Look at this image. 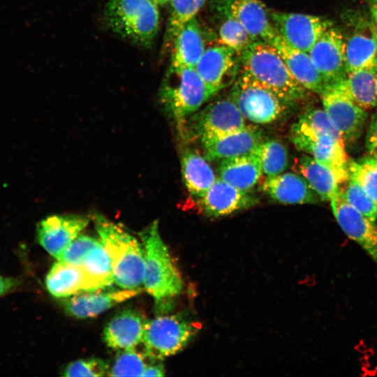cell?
Here are the masks:
<instances>
[{"label": "cell", "mask_w": 377, "mask_h": 377, "mask_svg": "<svg viewBox=\"0 0 377 377\" xmlns=\"http://www.w3.org/2000/svg\"><path fill=\"white\" fill-rule=\"evenodd\" d=\"M94 222L110 258L114 283L124 289L139 288L144 275L142 244L120 224L101 215L94 216Z\"/></svg>", "instance_id": "6da1fadb"}, {"label": "cell", "mask_w": 377, "mask_h": 377, "mask_svg": "<svg viewBox=\"0 0 377 377\" xmlns=\"http://www.w3.org/2000/svg\"><path fill=\"white\" fill-rule=\"evenodd\" d=\"M241 70L269 89L288 107L305 98L307 90L295 79L270 43L253 42L241 56Z\"/></svg>", "instance_id": "7a4b0ae2"}, {"label": "cell", "mask_w": 377, "mask_h": 377, "mask_svg": "<svg viewBox=\"0 0 377 377\" xmlns=\"http://www.w3.org/2000/svg\"><path fill=\"white\" fill-rule=\"evenodd\" d=\"M139 236L144 251L145 290L158 302L177 296L183 288V281L159 234L158 221H153Z\"/></svg>", "instance_id": "3957f363"}, {"label": "cell", "mask_w": 377, "mask_h": 377, "mask_svg": "<svg viewBox=\"0 0 377 377\" xmlns=\"http://www.w3.org/2000/svg\"><path fill=\"white\" fill-rule=\"evenodd\" d=\"M212 97L195 68L170 66L158 92L165 114L176 123L177 129Z\"/></svg>", "instance_id": "277c9868"}, {"label": "cell", "mask_w": 377, "mask_h": 377, "mask_svg": "<svg viewBox=\"0 0 377 377\" xmlns=\"http://www.w3.org/2000/svg\"><path fill=\"white\" fill-rule=\"evenodd\" d=\"M105 15L114 33L136 45L149 47L156 36L159 12L153 0H108Z\"/></svg>", "instance_id": "5b68a950"}, {"label": "cell", "mask_w": 377, "mask_h": 377, "mask_svg": "<svg viewBox=\"0 0 377 377\" xmlns=\"http://www.w3.org/2000/svg\"><path fill=\"white\" fill-rule=\"evenodd\" d=\"M245 126V118L229 96L210 103L189 116L178 128V132L184 140L201 142Z\"/></svg>", "instance_id": "8992f818"}, {"label": "cell", "mask_w": 377, "mask_h": 377, "mask_svg": "<svg viewBox=\"0 0 377 377\" xmlns=\"http://www.w3.org/2000/svg\"><path fill=\"white\" fill-rule=\"evenodd\" d=\"M230 96L245 119L259 124L278 120L288 107L269 89L242 70L232 84Z\"/></svg>", "instance_id": "52a82bcc"}, {"label": "cell", "mask_w": 377, "mask_h": 377, "mask_svg": "<svg viewBox=\"0 0 377 377\" xmlns=\"http://www.w3.org/2000/svg\"><path fill=\"white\" fill-rule=\"evenodd\" d=\"M290 139L297 149L329 168L340 184L348 179L350 161L343 140L317 131L299 119L291 126Z\"/></svg>", "instance_id": "ba28073f"}, {"label": "cell", "mask_w": 377, "mask_h": 377, "mask_svg": "<svg viewBox=\"0 0 377 377\" xmlns=\"http://www.w3.org/2000/svg\"><path fill=\"white\" fill-rule=\"evenodd\" d=\"M197 331V326L182 316L156 317L145 323L144 351L151 360H163L181 351Z\"/></svg>", "instance_id": "9c48e42d"}, {"label": "cell", "mask_w": 377, "mask_h": 377, "mask_svg": "<svg viewBox=\"0 0 377 377\" xmlns=\"http://www.w3.org/2000/svg\"><path fill=\"white\" fill-rule=\"evenodd\" d=\"M324 110L346 143L353 144L361 136L368 117L346 90L343 80L328 85L320 96Z\"/></svg>", "instance_id": "30bf717a"}, {"label": "cell", "mask_w": 377, "mask_h": 377, "mask_svg": "<svg viewBox=\"0 0 377 377\" xmlns=\"http://www.w3.org/2000/svg\"><path fill=\"white\" fill-rule=\"evenodd\" d=\"M277 35L290 46L309 52L332 22L323 17L303 13L269 12Z\"/></svg>", "instance_id": "8fae6325"}, {"label": "cell", "mask_w": 377, "mask_h": 377, "mask_svg": "<svg viewBox=\"0 0 377 377\" xmlns=\"http://www.w3.org/2000/svg\"><path fill=\"white\" fill-rule=\"evenodd\" d=\"M195 69L214 96L233 84L241 70V56L217 43L206 47Z\"/></svg>", "instance_id": "7c38bea8"}, {"label": "cell", "mask_w": 377, "mask_h": 377, "mask_svg": "<svg viewBox=\"0 0 377 377\" xmlns=\"http://www.w3.org/2000/svg\"><path fill=\"white\" fill-rule=\"evenodd\" d=\"M87 216L68 214L52 215L37 225V240L40 246L57 260L67 246L87 226Z\"/></svg>", "instance_id": "4fadbf2b"}, {"label": "cell", "mask_w": 377, "mask_h": 377, "mask_svg": "<svg viewBox=\"0 0 377 377\" xmlns=\"http://www.w3.org/2000/svg\"><path fill=\"white\" fill-rule=\"evenodd\" d=\"M309 54L327 85L346 78L345 38L337 29H328Z\"/></svg>", "instance_id": "5bb4252c"}, {"label": "cell", "mask_w": 377, "mask_h": 377, "mask_svg": "<svg viewBox=\"0 0 377 377\" xmlns=\"http://www.w3.org/2000/svg\"><path fill=\"white\" fill-rule=\"evenodd\" d=\"M330 202L337 221L343 232L377 263L376 223L348 203L340 192Z\"/></svg>", "instance_id": "9a60e30c"}, {"label": "cell", "mask_w": 377, "mask_h": 377, "mask_svg": "<svg viewBox=\"0 0 377 377\" xmlns=\"http://www.w3.org/2000/svg\"><path fill=\"white\" fill-rule=\"evenodd\" d=\"M198 209L210 217H219L232 214L256 205L258 198L239 190L220 178L201 198H197Z\"/></svg>", "instance_id": "2e32d148"}, {"label": "cell", "mask_w": 377, "mask_h": 377, "mask_svg": "<svg viewBox=\"0 0 377 377\" xmlns=\"http://www.w3.org/2000/svg\"><path fill=\"white\" fill-rule=\"evenodd\" d=\"M263 141V132L258 127L246 125L235 131L200 142L204 156L208 161H220L251 154Z\"/></svg>", "instance_id": "e0dca14e"}, {"label": "cell", "mask_w": 377, "mask_h": 377, "mask_svg": "<svg viewBox=\"0 0 377 377\" xmlns=\"http://www.w3.org/2000/svg\"><path fill=\"white\" fill-rule=\"evenodd\" d=\"M223 8L242 24L254 42L271 44L276 36L269 12L260 0H226Z\"/></svg>", "instance_id": "ac0fdd59"}, {"label": "cell", "mask_w": 377, "mask_h": 377, "mask_svg": "<svg viewBox=\"0 0 377 377\" xmlns=\"http://www.w3.org/2000/svg\"><path fill=\"white\" fill-rule=\"evenodd\" d=\"M103 290L82 292L66 298L64 302L66 312L77 318L94 317L141 293L140 288Z\"/></svg>", "instance_id": "d6986e66"}, {"label": "cell", "mask_w": 377, "mask_h": 377, "mask_svg": "<svg viewBox=\"0 0 377 377\" xmlns=\"http://www.w3.org/2000/svg\"><path fill=\"white\" fill-rule=\"evenodd\" d=\"M147 322L141 312L126 309L117 313L105 325L103 341L110 348L123 350L135 348L142 342Z\"/></svg>", "instance_id": "ffe728a7"}, {"label": "cell", "mask_w": 377, "mask_h": 377, "mask_svg": "<svg viewBox=\"0 0 377 377\" xmlns=\"http://www.w3.org/2000/svg\"><path fill=\"white\" fill-rule=\"evenodd\" d=\"M45 285L49 293L57 298L102 289L80 265L60 260L52 265L46 276Z\"/></svg>", "instance_id": "44dd1931"}, {"label": "cell", "mask_w": 377, "mask_h": 377, "mask_svg": "<svg viewBox=\"0 0 377 377\" xmlns=\"http://www.w3.org/2000/svg\"><path fill=\"white\" fill-rule=\"evenodd\" d=\"M271 44L277 50L295 79L307 91L321 96L328 85L309 52L290 46L277 34Z\"/></svg>", "instance_id": "7402d4cb"}, {"label": "cell", "mask_w": 377, "mask_h": 377, "mask_svg": "<svg viewBox=\"0 0 377 377\" xmlns=\"http://www.w3.org/2000/svg\"><path fill=\"white\" fill-rule=\"evenodd\" d=\"M347 73L377 64V31L373 22L357 23L345 39Z\"/></svg>", "instance_id": "603a6c76"}, {"label": "cell", "mask_w": 377, "mask_h": 377, "mask_svg": "<svg viewBox=\"0 0 377 377\" xmlns=\"http://www.w3.org/2000/svg\"><path fill=\"white\" fill-rule=\"evenodd\" d=\"M261 187L272 200L283 204H314L320 198L305 178L295 172L269 177Z\"/></svg>", "instance_id": "cb8c5ba5"}, {"label": "cell", "mask_w": 377, "mask_h": 377, "mask_svg": "<svg viewBox=\"0 0 377 377\" xmlns=\"http://www.w3.org/2000/svg\"><path fill=\"white\" fill-rule=\"evenodd\" d=\"M172 45L170 66L195 67L206 49L202 30L196 17L181 28Z\"/></svg>", "instance_id": "d4e9b609"}, {"label": "cell", "mask_w": 377, "mask_h": 377, "mask_svg": "<svg viewBox=\"0 0 377 377\" xmlns=\"http://www.w3.org/2000/svg\"><path fill=\"white\" fill-rule=\"evenodd\" d=\"M219 178L244 191L253 188L263 172L258 158L253 153L220 161Z\"/></svg>", "instance_id": "484cf974"}, {"label": "cell", "mask_w": 377, "mask_h": 377, "mask_svg": "<svg viewBox=\"0 0 377 377\" xmlns=\"http://www.w3.org/2000/svg\"><path fill=\"white\" fill-rule=\"evenodd\" d=\"M207 160L197 150L185 149L181 156L182 179L188 193L194 198L202 197L216 180Z\"/></svg>", "instance_id": "4316f807"}, {"label": "cell", "mask_w": 377, "mask_h": 377, "mask_svg": "<svg viewBox=\"0 0 377 377\" xmlns=\"http://www.w3.org/2000/svg\"><path fill=\"white\" fill-rule=\"evenodd\" d=\"M308 182L322 200L330 201L340 192L338 179L327 166L309 155H302L293 166Z\"/></svg>", "instance_id": "83f0119b"}, {"label": "cell", "mask_w": 377, "mask_h": 377, "mask_svg": "<svg viewBox=\"0 0 377 377\" xmlns=\"http://www.w3.org/2000/svg\"><path fill=\"white\" fill-rule=\"evenodd\" d=\"M343 83L362 108H377V64L348 73Z\"/></svg>", "instance_id": "f1b7e54d"}, {"label": "cell", "mask_w": 377, "mask_h": 377, "mask_svg": "<svg viewBox=\"0 0 377 377\" xmlns=\"http://www.w3.org/2000/svg\"><path fill=\"white\" fill-rule=\"evenodd\" d=\"M79 265L102 289L114 282L110 258L101 241L87 252Z\"/></svg>", "instance_id": "f546056e"}, {"label": "cell", "mask_w": 377, "mask_h": 377, "mask_svg": "<svg viewBox=\"0 0 377 377\" xmlns=\"http://www.w3.org/2000/svg\"><path fill=\"white\" fill-rule=\"evenodd\" d=\"M259 159L263 174L267 177L281 174L288 165V153L276 140L263 141L252 152Z\"/></svg>", "instance_id": "4dcf8cb0"}, {"label": "cell", "mask_w": 377, "mask_h": 377, "mask_svg": "<svg viewBox=\"0 0 377 377\" xmlns=\"http://www.w3.org/2000/svg\"><path fill=\"white\" fill-rule=\"evenodd\" d=\"M223 20L218 29V43L226 45L240 56L254 42L242 24L223 8Z\"/></svg>", "instance_id": "1f68e13d"}, {"label": "cell", "mask_w": 377, "mask_h": 377, "mask_svg": "<svg viewBox=\"0 0 377 377\" xmlns=\"http://www.w3.org/2000/svg\"><path fill=\"white\" fill-rule=\"evenodd\" d=\"M207 0H170L165 43H172L181 28L196 17Z\"/></svg>", "instance_id": "d6a6232c"}, {"label": "cell", "mask_w": 377, "mask_h": 377, "mask_svg": "<svg viewBox=\"0 0 377 377\" xmlns=\"http://www.w3.org/2000/svg\"><path fill=\"white\" fill-rule=\"evenodd\" d=\"M349 177L355 179L377 205V158L369 156L349 162Z\"/></svg>", "instance_id": "836d02e7"}, {"label": "cell", "mask_w": 377, "mask_h": 377, "mask_svg": "<svg viewBox=\"0 0 377 377\" xmlns=\"http://www.w3.org/2000/svg\"><path fill=\"white\" fill-rule=\"evenodd\" d=\"M149 357L135 348L121 350L109 369L110 376H142Z\"/></svg>", "instance_id": "e575fe53"}, {"label": "cell", "mask_w": 377, "mask_h": 377, "mask_svg": "<svg viewBox=\"0 0 377 377\" xmlns=\"http://www.w3.org/2000/svg\"><path fill=\"white\" fill-rule=\"evenodd\" d=\"M340 194L353 207L371 221L377 220V205L355 179L348 177Z\"/></svg>", "instance_id": "d590c367"}, {"label": "cell", "mask_w": 377, "mask_h": 377, "mask_svg": "<svg viewBox=\"0 0 377 377\" xmlns=\"http://www.w3.org/2000/svg\"><path fill=\"white\" fill-rule=\"evenodd\" d=\"M110 367L103 360L88 358L74 361L65 368V376H108Z\"/></svg>", "instance_id": "8d00e7d4"}, {"label": "cell", "mask_w": 377, "mask_h": 377, "mask_svg": "<svg viewBox=\"0 0 377 377\" xmlns=\"http://www.w3.org/2000/svg\"><path fill=\"white\" fill-rule=\"evenodd\" d=\"M99 242L100 239L80 235L67 246L57 260L79 265L87 252Z\"/></svg>", "instance_id": "74e56055"}, {"label": "cell", "mask_w": 377, "mask_h": 377, "mask_svg": "<svg viewBox=\"0 0 377 377\" xmlns=\"http://www.w3.org/2000/svg\"><path fill=\"white\" fill-rule=\"evenodd\" d=\"M299 120L317 131L343 140L341 133L323 108L308 109L301 115Z\"/></svg>", "instance_id": "f35d334b"}, {"label": "cell", "mask_w": 377, "mask_h": 377, "mask_svg": "<svg viewBox=\"0 0 377 377\" xmlns=\"http://www.w3.org/2000/svg\"><path fill=\"white\" fill-rule=\"evenodd\" d=\"M366 147L371 155L377 154V110L373 114L369 124Z\"/></svg>", "instance_id": "ab89813d"}, {"label": "cell", "mask_w": 377, "mask_h": 377, "mask_svg": "<svg viewBox=\"0 0 377 377\" xmlns=\"http://www.w3.org/2000/svg\"><path fill=\"white\" fill-rule=\"evenodd\" d=\"M165 376L164 366L157 360H152L148 363L142 376Z\"/></svg>", "instance_id": "60d3db41"}, {"label": "cell", "mask_w": 377, "mask_h": 377, "mask_svg": "<svg viewBox=\"0 0 377 377\" xmlns=\"http://www.w3.org/2000/svg\"><path fill=\"white\" fill-rule=\"evenodd\" d=\"M19 283L20 281L17 279L0 274V297L14 290Z\"/></svg>", "instance_id": "b9f144b4"}, {"label": "cell", "mask_w": 377, "mask_h": 377, "mask_svg": "<svg viewBox=\"0 0 377 377\" xmlns=\"http://www.w3.org/2000/svg\"><path fill=\"white\" fill-rule=\"evenodd\" d=\"M371 13L373 19V23L377 31V2L371 6Z\"/></svg>", "instance_id": "7bdbcfd3"}, {"label": "cell", "mask_w": 377, "mask_h": 377, "mask_svg": "<svg viewBox=\"0 0 377 377\" xmlns=\"http://www.w3.org/2000/svg\"><path fill=\"white\" fill-rule=\"evenodd\" d=\"M158 5H163L170 1V0H153Z\"/></svg>", "instance_id": "ee69618b"}, {"label": "cell", "mask_w": 377, "mask_h": 377, "mask_svg": "<svg viewBox=\"0 0 377 377\" xmlns=\"http://www.w3.org/2000/svg\"><path fill=\"white\" fill-rule=\"evenodd\" d=\"M372 156H376L377 158V154L376 155H372Z\"/></svg>", "instance_id": "f6af8a7d"}, {"label": "cell", "mask_w": 377, "mask_h": 377, "mask_svg": "<svg viewBox=\"0 0 377 377\" xmlns=\"http://www.w3.org/2000/svg\"><path fill=\"white\" fill-rule=\"evenodd\" d=\"M376 2H377V0H374Z\"/></svg>", "instance_id": "bcb514c9"}]
</instances>
